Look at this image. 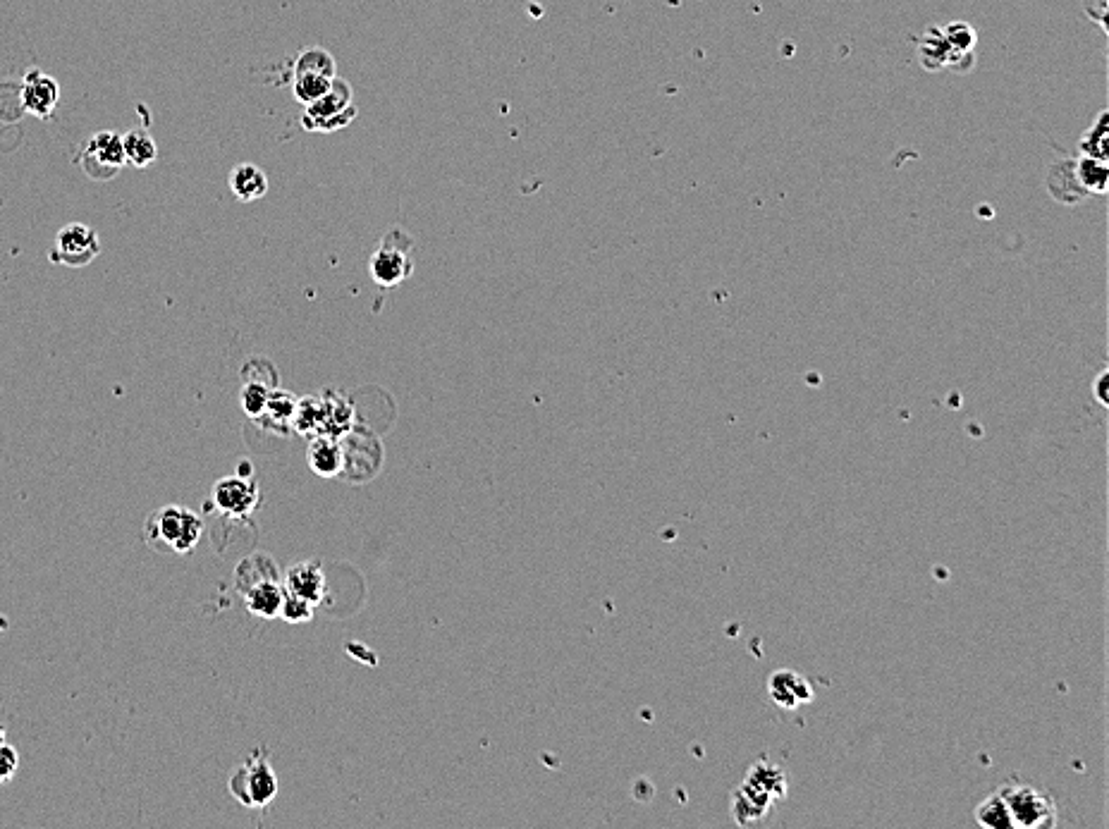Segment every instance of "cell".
Returning a JSON list of instances; mask_svg holds the SVG:
<instances>
[{
  "label": "cell",
  "instance_id": "1",
  "mask_svg": "<svg viewBox=\"0 0 1109 829\" xmlns=\"http://www.w3.org/2000/svg\"><path fill=\"white\" fill-rule=\"evenodd\" d=\"M204 521L199 514L182 505H165L146 517L144 540L146 545L168 555H187L196 548Z\"/></svg>",
  "mask_w": 1109,
  "mask_h": 829
},
{
  "label": "cell",
  "instance_id": "2",
  "mask_svg": "<svg viewBox=\"0 0 1109 829\" xmlns=\"http://www.w3.org/2000/svg\"><path fill=\"white\" fill-rule=\"evenodd\" d=\"M784 796H787V775L782 767L772 765L770 760H758L734 794V818L739 825L763 820L770 813L772 803Z\"/></svg>",
  "mask_w": 1109,
  "mask_h": 829
},
{
  "label": "cell",
  "instance_id": "3",
  "mask_svg": "<svg viewBox=\"0 0 1109 829\" xmlns=\"http://www.w3.org/2000/svg\"><path fill=\"white\" fill-rule=\"evenodd\" d=\"M1012 829H1050L1057 827V806L1052 796L1031 784L1009 782L1000 786Z\"/></svg>",
  "mask_w": 1109,
  "mask_h": 829
},
{
  "label": "cell",
  "instance_id": "4",
  "mask_svg": "<svg viewBox=\"0 0 1109 829\" xmlns=\"http://www.w3.org/2000/svg\"><path fill=\"white\" fill-rule=\"evenodd\" d=\"M412 254L414 239L409 237V232L400 230V227H392L388 235L381 239V244L373 251L369 261L373 282L388 290V287H395L407 280L414 273Z\"/></svg>",
  "mask_w": 1109,
  "mask_h": 829
},
{
  "label": "cell",
  "instance_id": "5",
  "mask_svg": "<svg viewBox=\"0 0 1109 829\" xmlns=\"http://www.w3.org/2000/svg\"><path fill=\"white\" fill-rule=\"evenodd\" d=\"M228 786L232 796L249 808L271 806L273 798L278 796V779H275L273 767L266 760L263 751L254 753L247 763L237 767L232 772Z\"/></svg>",
  "mask_w": 1109,
  "mask_h": 829
},
{
  "label": "cell",
  "instance_id": "6",
  "mask_svg": "<svg viewBox=\"0 0 1109 829\" xmlns=\"http://www.w3.org/2000/svg\"><path fill=\"white\" fill-rule=\"evenodd\" d=\"M77 163L79 168L91 177V180L96 182L113 180V177L120 175V170L127 165L125 149H122V137L110 130L96 132L94 137L87 141V146H84L82 153H79Z\"/></svg>",
  "mask_w": 1109,
  "mask_h": 829
},
{
  "label": "cell",
  "instance_id": "7",
  "mask_svg": "<svg viewBox=\"0 0 1109 829\" xmlns=\"http://www.w3.org/2000/svg\"><path fill=\"white\" fill-rule=\"evenodd\" d=\"M101 254L98 232L87 223H67L55 235L51 261L67 268H84Z\"/></svg>",
  "mask_w": 1109,
  "mask_h": 829
},
{
  "label": "cell",
  "instance_id": "8",
  "mask_svg": "<svg viewBox=\"0 0 1109 829\" xmlns=\"http://www.w3.org/2000/svg\"><path fill=\"white\" fill-rule=\"evenodd\" d=\"M213 502L223 514H228L232 519H247L259 509L261 490L256 481H251L247 476H230L218 481L216 490H213Z\"/></svg>",
  "mask_w": 1109,
  "mask_h": 829
},
{
  "label": "cell",
  "instance_id": "9",
  "mask_svg": "<svg viewBox=\"0 0 1109 829\" xmlns=\"http://www.w3.org/2000/svg\"><path fill=\"white\" fill-rule=\"evenodd\" d=\"M20 84L24 113L39 120H51L60 103V84L41 70H29Z\"/></svg>",
  "mask_w": 1109,
  "mask_h": 829
},
{
  "label": "cell",
  "instance_id": "10",
  "mask_svg": "<svg viewBox=\"0 0 1109 829\" xmlns=\"http://www.w3.org/2000/svg\"><path fill=\"white\" fill-rule=\"evenodd\" d=\"M349 106H354V91L349 87L347 79L335 77L326 94L318 98V101L309 103V106H304V113L302 118H299V122H302L306 132H318L321 122H326L328 118H333V115L342 113V110H347Z\"/></svg>",
  "mask_w": 1109,
  "mask_h": 829
},
{
  "label": "cell",
  "instance_id": "11",
  "mask_svg": "<svg viewBox=\"0 0 1109 829\" xmlns=\"http://www.w3.org/2000/svg\"><path fill=\"white\" fill-rule=\"evenodd\" d=\"M285 593L292 598L304 600L309 605H321L326 598V576L318 562H299L287 569L285 574Z\"/></svg>",
  "mask_w": 1109,
  "mask_h": 829
},
{
  "label": "cell",
  "instance_id": "12",
  "mask_svg": "<svg viewBox=\"0 0 1109 829\" xmlns=\"http://www.w3.org/2000/svg\"><path fill=\"white\" fill-rule=\"evenodd\" d=\"M768 691L770 698L775 700V705H780L784 710H796L813 700L811 681L804 674L794 672V669H777V672H772Z\"/></svg>",
  "mask_w": 1109,
  "mask_h": 829
},
{
  "label": "cell",
  "instance_id": "13",
  "mask_svg": "<svg viewBox=\"0 0 1109 829\" xmlns=\"http://www.w3.org/2000/svg\"><path fill=\"white\" fill-rule=\"evenodd\" d=\"M242 593H244V603H247V610L254 614V617H261V619L280 617V610H283L285 595H287L285 586L278 579L256 581L251 583L249 588H244Z\"/></svg>",
  "mask_w": 1109,
  "mask_h": 829
},
{
  "label": "cell",
  "instance_id": "14",
  "mask_svg": "<svg viewBox=\"0 0 1109 829\" xmlns=\"http://www.w3.org/2000/svg\"><path fill=\"white\" fill-rule=\"evenodd\" d=\"M309 466L316 476L335 478L345 469V450L333 435H316L309 445Z\"/></svg>",
  "mask_w": 1109,
  "mask_h": 829
},
{
  "label": "cell",
  "instance_id": "15",
  "mask_svg": "<svg viewBox=\"0 0 1109 829\" xmlns=\"http://www.w3.org/2000/svg\"><path fill=\"white\" fill-rule=\"evenodd\" d=\"M228 187L237 201L251 204V201H259L268 194V177L259 165L237 163L228 175Z\"/></svg>",
  "mask_w": 1109,
  "mask_h": 829
},
{
  "label": "cell",
  "instance_id": "16",
  "mask_svg": "<svg viewBox=\"0 0 1109 829\" xmlns=\"http://www.w3.org/2000/svg\"><path fill=\"white\" fill-rule=\"evenodd\" d=\"M1047 189H1050V194L1055 196L1057 201H1062V204H1078V201H1083V196H1086V192H1083L1081 184L1076 180L1074 161H1062L1050 170Z\"/></svg>",
  "mask_w": 1109,
  "mask_h": 829
},
{
  "label": "cell",
  "instance_id": "17",
  "mask_svg": "<svg viewBox=\"0 0 1109 829\" xmlns=\"http://www.w3.org/2000/svg\"><path fill=\"white\" fill-rule=\"evenodd\" d=\"M122 149H125V161L132 168H149V165L158 158V146L153 137L146 130H130L122 137Z\"/></svg>",
  "mask_w": 1109,
  "mask_h": 829
},
{
  "label": "cell",
  "instance_id": "18",
  "mask_svg": "<svg viewBox=\"0 0 1109 829\" xmlns=\"http://www.w3.org/2000/svg\"><path fill=\"white\" fill-rule=\"evenodd\" d=\"M1076 180L1086 194H1105L1107 192V161L1093 156H1081L1074 161Z\"/></svg>",
  "mask_w": 1109,
  "mask_h": 829
},
{
  "label": "cell",
  "instance_id": "19",
  "mask_svg": "<svg viewBox=\"0 0 1109 829\" xmlns=\"http://www.w3.org/2000/svg\"><path fill=\"white\" fill-rule=\"evenodd\" d=\"M299 72H316V75L335 77L338 75V65H335V58L326 51V48L311 46V48H304V51L297 55V60L292 63V75H299Z\"/></svg>",
  "mask_w": 1109,
  "mask_h": 829
},
{
  "label": "cell",
  "instance_id": "20",
  "mask_svg": "<svg viewBox=\"0 0 1109 829\" xmlns=\"http://www.w3.org/2000/svg\"><path fill=\"white\" fill-rule=\"evenodd\" d=\"M335 77L316 75V72H299V75H292V94L302 106H309V103L318 101V98L326 94Z\"/></svg>",
  "mask_w": 1109,
  "mask_h": 829
},
{
  "label": "cell",
  "instance_id": "21",
  "mask_svg": "<svg viewBox=\"0 0 1109 829\" xmlns=\"http://www.w3.org/2000/svg\"><path fill=\"white\" fill-rule=\"evenodd\" d=\"M976 822L990 829H1012V820H1009L1007 806H1004V798L1000 796V791H992L988 798H983V801L978 803Z\"/></svg>",
  "mask_w": 1109,
  "mask_h": 829
},
{
  "label": "cell",
  "instance_id": "22",
  "mask_svg": "<svg viewBox=\"0 0 1109 829\" xmlns=\"http://www.w3.org/2000/svg\"><path fill=\"white\" fill-rule=\"evenodd\" d=\"M323 409H326V416H323L321 433L338 438L342 431H347L349 423H352V407L342 397L333 395L323 397Z\"/></svg>",
  "mask_w": 1109,
  "mask_h": 829
},
{
  "label": "cell",
  "instance_id": "23",
  "mask_svg": "<svg viewBox=\"0 0 1109 829\" xmlns=\"http://www.w3.org/2000/svg\"><path fill=\"white\" fill-rule=\"evenodd\" d=\"M323 416H326V409H323L321 399L309 397V399H302V402H297L292 423L299 433H314L323 428Z\"/></svg>",
  "mask_w": 1109,
  "mask_h": 829
},
{
  "label": "cell",
  "instance_id": "24",
  "mask_svg": "<svg viewBox=\"0 0 1109 829\" xmlns=\"http://www.w3.org/2000/svg\"><path fill=\"white\" fill-rule=\"evenodd\" d=\"M1107 141H1109V122L1107 113H1100V118L1090 125V130L1083 134L1081 151L1083 156H1093L1107 161Z\"/></svg>",
  "mask_w": 1109,
  "mask_h": 829
},
{
  "label": "cell",
  "instance_id": "25",
  "mask_svg": "<svg viewBox=\"0 0 1109 829\" xmlns=\"http://www.w3.org/2000/svg\"><path fill=\"white\" fill-rule=\"evenodd\" d=\"M271 392L266 385L259 383V380H251V383L244 385L242 390V409L244 414L251 416V419H259V416L266 414L268 409V399H271Z\"/></svg>",
  "mask_w": 1109,
  "mask_h": 829
},
{
  "label": "cell",
  "instance_id": "26",
  "mask_svg": "<svg viewBox=\"0 0 1109 829\" xmlns=\"http://www.w3.org/2000/svg\"><path fill=\"white\" fill-rule=\"evenodd\" d=\"M294 409H297V399L292 395H285V392H271V399H268V409H266L268 416H273L278 423H292Z\"/></svg>",
  "mask_w": 1109,
  "mask_h": 829
},
{
  "label": "cell",
  "instance_id": "27",
  "mask_svg": "<svg viewBox=\"0 0 1109 829\" xmlns=\"http://www.w3.org/2000/svg\"><path fill=\"white\" fill-rule=\"evenodd\" d=\"M314 605L304 603V600L299 598H292V595H285V603H283V610H280V617L285 619V622L290 624H299V622H309L311 617H314Z\"/></svg>",
  "mask_w": 1109,
  "mask_h": 829
},
{
  "label": "cell",
  "instance_id": "28",
  "mask_svg": "<svg viewBox=\"0 0 1109 829\" xmlns=\"http://www.w3.org/2000/svg\"><path fill=\"white\" fill-rule=\"evenodd\" d=\"M17 763H20V760H17V751H15V748L8 746V743H5V741L0 743V784H3V782H10V779L15 777Z\"/></svg>",
  "mask_w": 1109,
  "mask_h": 829
},
{
  "label": "cell",
  "instance_id": "29",
  "mask_svg": "<svg viewBox=\"0 0 1109 829\" xmlns=\"http://www.w3.org/2000/svg\"><path fill=\"white\" fill-rule=\"evenodd\" d=\"M357 113H359L357 106H349L347 110H342V113L333 115V118H328L326 122H321V127H318V132L333 134V132H338V130H345V127L352 125L354 118H357Z\"/></svg>",
  "mask_w": 1109,
  "mask_h": 829
},
{
  "label": "cell",
  "instance_id": "30",
  "mask_svg": "<svg viewBox=\"0 0 1109 829\" xmlns=\"http://www.w3.org/2000/svg\"><path fill=\"white\" fill-rule=\"evenodd\" d=\"M1107 380H1109V371H1102L1100 376H1098V380H1095V397H1098V402H1100V404H1105V407L1109 404V399H1107Z\"/></svg>",
  "mask_w": 1109,
  "mask_h": 829
},
{
  "label": "cell",
  "instance_id": "31",
  "mask_svg": "<svg viewBox=\"0 0 1109 829\" xmlns=\"http://www.w3.org/2000/svg\"><path fill=\"white\" fill-rule=\"evenodd\" d=\"M3 741H5V729H3V724H0V743H3Z\"/></svg>",
  "mask_w": 1109,
  "mask_h": 829
}]
</instances>
